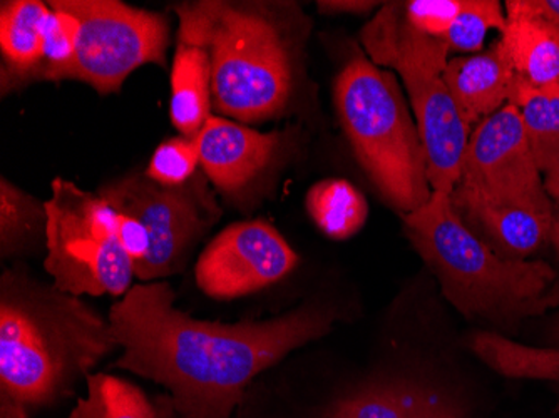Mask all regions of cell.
Segmentation results:
<instances>
[{
    "label": "cell",
    "mask_w": 559,
    "mask_h": 418,
    "mask_svg": "<svg viewBox=\"0 0 559 418\" xmlns=\"http://www.w3.org/2000/svg\"><path fill=\"white\" fill-rule=\"evenodd\" d=\"M455 108L471 131L510 103L516 80L502 44L469 58L449 59L442 74Z\"/></svg>",
    "instance_id": "cell-14"
},
{
    "label": "cell",
    "mask_w": 559,
    "mask_h": 418,
    "mask_svg": "<svg viewBox=\"0 0 559 418\" xmlns=\"http://www.w3.org/2000/svg\"><path fill=\"white\" fill-rule=\"evenodd\" d=\"M508 104L520 112L531 153L545 176L559 165V83L533 86L516 75Z\"/></svg>",
    "instance_id": "cell-19"
},
{
    "label": "cell",
    "mask_w": 559,
    "mask_h": 418,
    "mask_svg": "<svg viewBox=\"0 0 559 418\" xmlns=\"http://www.w3.org/2000/svg\"><path fill=\"white\" fill-rule=\"evenodd\" d=\"M455 212L496 253L526 260L551 238L555 212L451 194Z\"/></svg>",
    "instance_id": "cell-13"
},
{
    "label": "cell",
    "mask_w": 559,
    "mask_h": 418,
    "mask_svg": "<svg viewBox=\"0 0 559 418\" xmlns=\"http://www.w3.org/2000/svg\"><path fill=\"white\" fill-rule=\"evenodd\" d=\"M298 254L282 232L262 219L234 223L201 251L198 288L215 300H235L275 285L297 268Z\"/></svg>",
    "instance_id": "cell-11"
},
{
    "label": "cell",
    "mask_w": 559,
    "mask_h": 418,
    "mask_svg": "<svg viewBox=\"0 0 559 418\" xmlns=\"http://www.w3.org/2000/svg\"><path fill=\"white\" fill-rule=\"evenodd\" d=\"M452 194L555 212L513 104H506L471 133Z\"/></svg>",
    "instance_id": "cell-10"
},
{
    "label": "cell",
    "mask_w": 559,
    "mask_h": 418,
    "mask_svg": "<svg viewBox=\"0 0 559 418\" xmlns=\"http://www.w3.org/2000/svg\"><path fill=\"white\" fill-rule=\"evenodd\" d=\"M200 169L197 140L178 136L169 138L156 147L144 175L163 187H180L190 181Z\"/></svg>",
    "instance_id": "cell-26"
},
{
    "label": "cell",
    "mask_w": 559,
    "mask_h": 418,
    "mask_svg": "<svg viewBox=\"0 0 559 418\" xmlns=\"http://www.w3.org/2000/svg\"><path fill=\"white\" fill-rule=\"evenodd\" d=\"M119 350L109 317L27 270L0 278V411L33 418L86 385L100 361Z\"/></svg>",
    "instance_id": "cell-2"
},
{
    "label": "cell",
    "mask_w": 559,
    "mask_h": 418,
    "mask_svg": "<svg viewBox=\"0 0 559 418\" xmlns=\"http://www.w3.org/2000/svg\"><path fill=\"white\" fill-rule=\"evenodd\" d=\"M402 219L442 294L466 319L513 329L559 304L555 268L546 261L496 253L455 212L451 194L432 191L424 206Z\"/></svg>",
    "instance_id": "cell-3"
},
{
    "label": "cell",
    "mask_w": 559,
    "mask_h": 418,
    "mask_svg": "<svg viewBox=\"0 0 559 418\" xmlns=\"http://www.w3.org/2000/svg\"><path fill=\"white\" fill-rule=\"evenodd\" d=\"M49 15L50 5L40 0H11L0 4L2 96L43 83Z\"/></svg>",
    "instance_id": "cell-15"
},
{
    "label": "cell",
    "mask_w": 559,
    "mask_h": 418,
    "mask_svg": "<svg viewBox=\"0 0 559 418\" xmlns=\"http://www.w3.org/2000/svg\"><path fill=\"white\" fill-rule=\"evenodd\" d=\"M175 300L169 283L144 282L108 315L121 350L116 365L162 385L175 418H230L260 373L338 320L334 307L312 301L263 322H209Z\"/></svg>",
    "instance_id": "cell-1"
},
{
    "label": "cell",
    "mask_w": 559,
    "mask_h": 418,
    "mask_svg": "<svg viewBox=\"0 0 559 418\" xmlns=\"http://www.w3.org/2000/svg\"><path fill=\"white\" fill-rule=\"evenodd\" d=\"M551 240L559 253V212L555 213V222H552Z\"/></svg>",
    "instance_id": "cell-33"
},
{
    "label": "cell",
    "mask_w": 559,
    "mask_h": 418,
    "mask_svg": "<svg viewBox=\"0 0 559 418\" xmlns=\"http://www.w3.org/2000/svg\"><path fill=\"white\" fill-rule=\"evenodd\" d=\"M169 119L180 136L197 140L212 118V64L203 47L178 43L171 68Z\"/></svg>",
    "instance_id": "cell-17"
},
{
    "label": "cell",
    "mask_w": 559,
    "mask_h": 418,
    "mask_svg": "<svg viewBox=\"0 0 559 418\" xmlns=\"http://www.w3.org/2000/svg\"><path fill=\"white\" fill-rule=\"evenodd\" d=\"M319 9L323 14H332V12H348V14H366L376 8V2H360V0H330V2H319Z\"/></svg>",
    "instance_id": "cell-31"
},
{
    "label": "cell",
    "mask_w": 559,
    "mask_h": 418,
    "mask_svg": "<svg viewBox=\"0 0 559 418\" xmlns=\"http://www.w3.org/2000/svg\"><path fill=\"white\" fill-rule=\"evenodd\" d=\"M546 193L551 200L559 201V165L545 175Z\"/></svg>",
    "instance_id": "cell-32"
},
{
    "label": "cell",
    "mask_w": 559,
    "mask_h": 418,
    "mask_svg": "<svg viewBox=\"0 0 559 418\" xmlns=\"http://www.w3.org/2000/svg\"><path fill=\"white\" fill-rule=\"evenodd\" d=\"M173 11L178 43L209 52L216 116L257 124L287 111L295 89L294 44L265 5L188 0Z\"/></svg>",
    "instance_id": "cell-4"
},
{
    "label": "cell",
    "mask_w": 559,
    "mask_h": 418,
    "mask_svg": "<svg viewBox=\"0 0 559 418\" xmlns=\"http://www.w3.org/2000/svg\"><path fill=\"white\" fill-rule=\"evenodd\" d=\"M97 193L116 212L134 216L147 229L151 250L136 270L141 282H159L180 273L198 241L223 215L215 188L203 169L180 187H163L144 172H131L106 182Z\"/></svg>",
    "instance_id": "cell-8"
},
{
    "label": "cell",
    "mask_w": 559,
    "mask_h": 418,
    "mask_svg": "<svg viewBox=\"0 0 559 418\" xmlns=\"http://www.w3.org/2000/svg\"><path fill=\"white\" fill-rule=\"evenodd\" d=\"M44 268L59 290L75 297H124L136 278L118 238V213L100 196L64 178L46 201Z\"/></svg>",
    "instance_id": "cell-7"
},
{
    "label": "cell",
    "mask_w": 559,
    "mask_h": 418,
    "mask_svg": "<svg viewBox=\"0 0 559 418\" xmlns=\"http://www.w3.org/2000/svg\"><path fill=\"white\" fill-rule=\"evenodd\" d=\"M469 347L499 375L559 383V347H530L496 332L474 333Z\"/></svg>",
    "instance_id": "cell-20"
},
{
    "label": "cell",
    "mask_w": 559,
    "mask_h": 418,
    "mask_svg": "<svg viewBox=\"0 0 559 418\" xmlns=\"http://www.w3.org/2000/svg\"><path fill=\"white\" fill-rule=\"evenodd\" d=\"M463 0H411L402 4L405 21L414 29L436 39H444L460 14Z\"/></svg>",
    "instance_id": "cell-27"
},
{
    "label": "cell",
    "mask_w": 559,
    "mask_h": 418,
    "mask_svg": "<svg viewBox=\"0 0 559 418\" xmlns=\"http://www.w3.org/2000/svg\"><path fill=\"white\" fill-rule=\"evenodd\" d=\"M284 133H260L241 122L213 115L197 136L201 169L216 193L241 204L278 162Z\"/></svg>",
    "instance_id": "cell-12"
},
{
    "label": "cell",
    "mask_w": 559,
    "mask_h": 418,
    "mask_svg": "<svg viewBox=\"0 0 559 418\" xmlns=\"http://www.w3.org/2000/svg\"><path fill=\"white\" fill-rule=\"evenodd\" d=\"M305 210L325 237L337 241L355 237L369 218L366 196L341 178L316 182L305 196Z\"/></svg>",
    "instance_id": "cell-21"
},
{
    "label": "cell",
    "mask_w": 559,
    "mask_h": 418,
    "mask_svg": "<svg viewBox=\"0 0 559 418\" xmlns=\"http://www.w3.org/2000/svg\"><path fill=\"white\" fill-rule=\"evenodd\" d=\"M504 27L506 12L498 0H463L445 43L451 50L474 52L483 47L489 31L502 33Z\"/></svg>",
    "instance_id": "cell-25"
},
{
    "label": "cell",
    "mask_w": 559,
    "mask_h": 418,
    "mask_svg": "<svg viewBox=\"0 0 559 418\" xmlns=\"http://www.w3.org/2000/svg\"><path fill=\"white\" fill-rule=\"evenodd\" d=\"M360 40L373 64L394 69L401 77L413 104L430 188L435 193L452 194L473 131L442 80L451 52L448 43L411 27L401 4L380 9L364 25Z\"/></svg>",
    "instance_id": "cell-6"
},
{
    "label": "cell",
    "mask_w": 559,
    "mask_h": 418,
    "mask_svg": "<svg viewBox=\"0 0 559 418\" xmlns=\"http://www.w3.org/2000/svg\"><path fill=\"white\" fill-rule=\"evenodd\" d=\"M116 212V210H115ZM118 213V238L122 250L131 258L134 272L146 261L151 250L150 235L143 223L134 216Z\"/></svg>",
    "instance_id": "cell-28"
},
{
    "label": "cell",
    "mask_w": 559,
    "mask_h": 418,
    "mask_svg": "<svg viewBox=\"0 0 559 418\" xmlns=\"http://www.w3.org/2000/svg\"><path fill=\"white\" fill-rule=\"evenodd\" d=\"M46 201L15 187L8 178L0 181V254L4 260L46 248Z\"/></svg>",
    "instance_id": "cell-22"
},
{
    "label": "cell",
    "mask_w": 559,
    "mask_h": 418,
    "mask_svg": "<svg viewBox=\"0 0 559 418\" xmlns=\"http://www.w3.org/2000/svg\"><path fill=\"white\" fill-rule=\"evenodd\" d=\"M59 4L80 25L71 81L112 94L143 65L166 68L171 34L165 14L119 0H59Z\"/></svg>",
    "instance_id": "cell-9"
},
{
    "label": "cell",
    "mask_w": 559,
    "mask_h": 418,
    "mask_svg": "<svg viewBox=\"0 0 559 418\" xmlns=\"http://www.w3.org/2000/svg\"><path fill=\"white\" fill-rule=\"evenodd\" d=\"M334 103L345 136L373 187L402 216L432 194L416 122L391 72L362 52L335 77Z\"/></svg>",
    "instance_id": "cell-5"
},
{
    "label": "cell",
    "mask_w": 559,
    "mask_h": 418,
    "mask_svg": "<svg viewBox=\"0 0 559 418\" xmlns=\"http://www.w3.org/2000/svg\"><path fill=\"white\" fill-rule=\"evenodd\" d=\"M429 394L407 377H380L338 397L320 418H417Z\"/></svg>",
    "instance_id": "cell-18"
},
{
    "label": "cell",
    "mask_w": 559,
    "mask_h": 418,
    "mask_svg": "<svg viewBox=\"0 0 559 418\" xmlns=\"http://www.w3.org/2000/svg\"><path fill=\"white\" fill-rule=\"evenodd\" d=\"M499 43L520 80L533 86L559 83L558 27L523 11L516 0L506 2V27Z\"/></svg>",
    "instance_id": "cell-16"
},
{
    "label": "cell",
    "mask_w": 559,
    "mask_h": 418,
    "mask_svg": "<svg viewBox=\"0 0 559 418\" xmlns=\"http://www.w3.org/2000/svg\"><path fill=\"white\" fill-rule=\"evenodd\" d=\"M68 418L163 417L136 383L109 373H93L86 382V394L78 398Z\"/></svg>",
    "instance_id": "cell-23"
},
{
    "label": "cell",
    "mask_w": 559,
    "mask_h": 418,
    "mask_svg": "<svg viewBox=\"0 0 559 418\" xmlns=\"http://www.w3.org/2000/svg\"><path fill=\"white\" fill-rule=\"evenodd\" d=\"M551 338L555 347H559V317L558 320H556L555 329H552Z\"/></svg>",
    "instance_id": "cell-34"
},
{
    "label": "cell",
    "mask_w": 559,
    "mask_h": 418,
    "mask_svg": "<svg viewBox=\"0 0 559 418\" xmlns=\"http://www.w3.org/2000/svg\"><path fill=\"white\" fill-rule=\"evenodd\" d=\"M523 11L545 19L559 29V0H516Z\"/></svg>",
    "instance_id": "cell-30"
},
{
    "label": "cell",
    "mask_w": 559,
    "mask_h": 418,
    "mask_svg": "<svg viewBox=\"0 0 559 418\" xmlns=\"http://www.w3.org/2000/svg\"><path fill=\"white\" fill-rule=\"evenodd\" d=\"M50 15L46 29L43 83L71 81L78 52V21L61 8L59 0L49 2Z\"/></svg>",
    "instance_id": "cell-24"
},
{
    "label": "cell",
    "mask_w": 559,
    "mask_h": 418,
    "mask_svg": "<svg viewBox=\"0 0 559 418\" xmlns=\"http://www.w3.org/2000/svg\"><path fill=\"white\" fill-rule=\"evenodd\" d=\"M417 418H467L463 408L451 398L430 390L426 404L420 408Z\"/></svg>",
    "instance_id": "cell-29"
}]
</instances>
